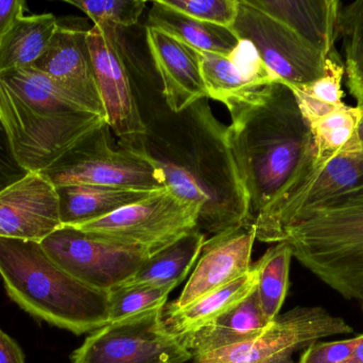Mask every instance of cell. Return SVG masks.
<instances>
[{
    "instance_id": "1",
    "label": "cell",
    "mask_w": 363,
    "mask_h": 363,
    "mask_svg": "<svg viewBox=\"0 0 363 363\" xmlns=\"http://www.w3.org/2000/svg\"><path fill=\"white\" fill-rule=\"evenodd\" d=\"M146 134L134 153L148 160L166 188L200 207L198 229L206 236L249 227L247 192L228 141L205 99L180 113L168 108L161 82L138 53L121 42Z\"/></svg>"
},
{
    "instance_id": "2",
    "label": "cell",
    "mask_w": 363,
    "mask_h": 363,
    "mask_svg": "<svg viewBox=\"0 0 363 363\" xmlns=\"http://www.w3.org/2000/svg\"><path fill=\"white\" fill-rule=\"evenodd\" d=\"M228 112V145L247 192L252 226L313 151L311 129L285 83L264 87Z\"/></svg>"
},
{
    "instance_id": "3",
    "label": "cell",
    "mask_w": 363,
    "mask_h": 363,
    "mask_svg": "<svg viewBox=\"0 0 363 363\" xmlns=\"http://www.w3.org/2000/svg\"><path fill=\"white\" fill-rule=\"evenodd\" d=\"M0 119L28 172H42L106 124L34 68L0 72Z\"/></svg>"
},
{
    "instance_id": "4",
    "label": "cell",
    "mask_w": 363,
    "mask_h": 363,
    "mask_svg": "<svg viewBox=\"0 0 363 363\" xmlns=\"http://www.w3.org/2000/svg\"><path fill=\"white\" fill-rule=\"evenodd\" d=\"M0 276L15 304L55 327L79 336L110 322L108 293L70 276L40 243L0 237Z\"/></svg>"
},
{
    "instance_id": "5",
    "label": "cell",
    "mask_w": 363,
    "mask_h": 363,
    "mask_svg": "<svg viewBox=\"0 0 363 363\" xmlns=\"http://www.w3.org/2000/svg\"><path fill=\"white\" fill-rule=\"evenodd\" d=\"M294 257L363 313V205L320 207L288 226Z\"/></svg>"
},
{
    "instance_id": "6",
    "label": "cell",
    "mask_w": 363,
    "mask_h": 363,
    "mask_svg": "<svg viewBox=\"0 0 363 363\" xmlns=\"http://www.w3.org/2000/svg\"><path fill=\"white\" fill-rule=\"evenodd\" d=\"M110 130L106 123L96 128L40 174L55 188L84 185L167 189L148 160L129 149L113 146Z\"/></svg>"
},
{
    "instance_id": "7",
    "label": "cell",
    "mask_w": 363,
    "mask_h": 363,
    "mask_svg": "<svg viewBox=\"0 0 363 363\" xmlns=\"http://www.w3.org/2000/svg\"><path fill=\"white\" fill-rule=\"evenodd\" d=\"M199 215L196 202L165 189L76 228L152 256L198 229Z\"/></svg>"
},
{
    "instance_id": "8",
    "label": "cell",
    "mask_w": 363,
    "mask_h": 363,
    "mask_svg": "<svg viewBox=\"0 0 363 363\" xmlns=\"http://www.w3.org/2000/svg\"><path fill=\"white\" fill-rule=\"evenodd\" d=\"M362 177L363 153L318 160L313 147L291 183L256 220V240L281 242L288 226L298 215L324 206L357 185Z\"/></svg>"
},
{
    "instance_id": "9",
    "label": "cell",
    "mask_w": 363,
    "mask_h": 363,
    "mask_svg": "<svg viewBox=\"0 0 363 363\" xmlns=\"http://www.w3.org/2000/svg\"><path fill=\"white\" fill-rule=\"evenodd\" d=\"M194 358L164 323V308L110 322L85 339L70 363H186Z\"/></svg>"
},
{
    "instance_id": "10",
    "label": "cell",
    "mask_w": 363,
    "mask_h": 363,
    "mask_svg": "<svg viewBox=\"0 0 363 363\" xmlns=\"http://www.w3.org/2000/svg\"><path fill=\"white\" fill-rule=\"evenodd\" d=\"M345 319L322 307H296L279 315L252 340L192 358L186 363H294V354L328 337L350 335Z\"/></svg>"
},
{
    "instance_id": "11",
    "label": "cell",
    "mask_w": 363,
    "mask_h": 363,
    "mask_svg": "<svg viewBox=\"0 0 363 363\" xmlns=\"http://www.w3.org/2000/svg\"><path fill=\"white\" fill-rule=\"evenodd\" d=\"M55 264L83 285L110 293L125 285L150 257L136 247L63 226L40 242Z\"/></svg>"
},
{
    "instance_id": "12",
    "label": "cell",
    "mask_w": 363,
    "mask_h": 363,
    "mask_svg": "<svg viewBox=\"0 0 363 363\" xmlns=\"http://www.w3.org/2000/svg\"><path fill=\"white\" fill-rule=\"evenodd\" d=\"M232 30L238 40L255 47L262 61L287 87H305L324 74L326 57L250 0H239Z\"/></svg>"
},
{
    "instance_id": "13",
    "label": "cell",
    "mask_w": 363,
    "mask_h": 363,
    "mask_svg": "<svg viewBox=\"0 0 363 363\" xmlns=\"http://www.w3.org/2000/svg\"><path fill=\"white\" fill-rule=\"evenodd\" d=\"M123 30L93 26L87 43L101 95L106 123L118 138V146L138 148L146 127L140 117L121 48Z\"/></svg>"
},
{
    "instance_id": "14",
    "label": "cell",
    "mask_w": 363,
    "mask_h": 363,
    "mask_svg": "<svg viewBox=\"0 0 363 363\" xmlns=\"http://www.w3.org/2000/svg\"><path fill=\"white\" fill-rule=\"evenodd\" d=\"M61 227L57 188L40 172L0 191L1 238L40 243Z\"/></svg>"
},
{
    "instance_id": "15",
    "label": "cell",
    "mask_w": 363,
    "mask_h": 363,
    "mask_svg": "<svg viewBox=\"0 0 363 363\" xmlns=\"http://www.w3.org/2000/svg\"><path fill=\"white\" fill-rule=\"evenodd\" d=\"M255 226L239 228L206 240L198 264L181 296L165 311L181 310L207 294L230 285L251 271Z\"/></svg>"
},
{
    "instance_id": "16",
    "label": "cell",
    "mask_w": 363,
    "mask_h": 363,
    "mask_svg": "<svg viewBox=\"0 0 363 363\" xmlns=\"http://www.w3.org/2000/svg\"><path fill=\"white\" fill-rule=\"evenodd\" d=\"M87 31L59 21L50 44L32 68L48 76L87 110L106 119Z\"/></svg>"
},
{
    "instance_id": "17",
    "label": "cell",
    "mask_w": 363,
    "mask_h": 363,
    "mask_svg": "<svg viewBox=\"0 0 363 363\" xmlns=\"http://www.w3.org/2000/svg\"><path fill=\"white\" fill-rule=\"evenodd\" d=\"M146 43L168 108L180 113L207 97L199 51L157 28L147 27Z\"/></svg>"
},
{
    "instance_id": "18",
    "label": "cell",
    "mask_w": 363,
    "mask_h": 363,
    "mask_svg": "<svg viewBox=\"0 0 363 363\" xmlns=\"http://www.w3.org/2000/svg\"><path fill=\"white\" fill-rule=\"evenodd\" d=\"M250 2L285 23L324 57L336 53L335 45L340 36L342 2L338 0H250Z\"/></svg>"
},
{
    "instance_id": "19",
    "label": "cell",
    "mask_w": 363,
    "mask_h": 363,
    "mask_svg": "<svg viewBox=\"0 0 363 363\" xmlns=\"http://www.w3.org/2000/svg\"><path fill=\"white\" fill-rule=\"evenodd\" d=\"M268 325L255 290L215 321L180 338L194 358L252 340Z\"/></svg>"
},
{
    "instance_id": "20",
    "label": "cell",
    "mask_w": 363,
    "mask_h": 363,
    "mask_svg": "<svg viewBox=\"0 0 363 363\" xmlns=\"http://www.w3.org/2000/svg\"><path fill=\"white\" fill-rule=\"evenodd\" d=\"M157 191L106 185H78L57 188L62 225L77 227L101 219L119 209L146 200Z\"/></svg>"
},
{
    "instance_id": "21",
    "label": "cell",
    "mask_w": 363,
    "mask_h": 363,
    "mask_svg": "<svg viewBox=\"0 0 363 363\" xmlns=\"http://www.w3.org/2000/svg\"><path fill=\"white\" fill-rule=\"evenodd\" d=\"M257 269L254 264L251 271L238 281L203 296L186 308L174 313L164 308L166 328L177 337L196 332L251 296L257 288Z\"/></svg>"
},
{
    "instance_id": "22",
    "label": "cell",
    "mask_w": 363,
    "mask_h": 363,
    "mask_svg": "<svg viewBox=\"0 0 363 363\" xmlns=\"http://www.w3.org/2000/svg\"><path fill=\"white\" fill-rule=\"evenodd\" d=\"M147 27L162 30L196 50L217 55H230L239 43L232 29L196 21L161 0L152 2Z\"/></svg>"
},
{
    "instance_id": "23",
    "label": "cell",
    "mask_w": 363,
    "mask_h": 363,
    "mask_svg": "<svg viewBox=\"0 0 363 363\" xmlns=\"http://www.w3.org/2000/svg\"><path fill=\"white\" fill-rule=\"evenodd\" d=\"M57 26L59 19L52 13L17 18L0 47V72L33 67L50 44Z\"/></svg>"
},
{
    "instance_id": "24",
    "label": "cell",
    "mask_w": 363,
    "mask_h": 363,
    "mask_svg": "<svg viewBox=\"0 0 363 363\" xmlns=\"http://www.w3.org/2000/svg\"><path fill=\"white\" fill-rule=\"evenodd\" d=\"M206 236L196 229L163 251L150 256L133 278L123 286L179 285L198 261L206 242Z\"/></svg>"
},
{
    "instance_id": "25",
    "label": "cell",
    "mask_w": 363,
    "mask_h": 363,
    "mask_svg": "<svg viewBox=\"0 0 363 363\" xmlns=\"http://www.w3.org/2000/svg\"><path fill=\"white\" fill-rule=\"evenodd\" d=\"M363 117L360 107H341L309 124L313 153L318 160H330L347 153H363L358 126Z\"/></svg>"
},
{
    "instance_id": "26",
    "label": "cell",
    "mask_w": 363,
    "mask_h": 363,
    "mask_svg": "<svg viewBox=\"0 0 363 363\" xmlns=\"http://www.w3.org/2000/svg\"><path fill=\"white\" fill-rule=\"evenodd\" d=\"M199 55L207 97L225 104L228 111L249 102L264 89L250 82L228 55L205 51H199Z\"/></svg>"
},
{
    "instance_id": "27",
    "label": "cell",
    "mask_w": 363,
    "mask_h": 363,
    "mask_svg": "<svg viewBox=\"0 0 363 363\" xmlns=\"http://www.w3.org/2000/svg\"><path fill=\"white\" fill-rule=\"evenodd\" d=\"M294 258L289 243H275L256 262L257 293L260 308L270 323L279 315L289 288L290 264Z\"/></svg>"
},
{
    "instance_id": "28",
    "label": "cell",
    "mask_w": 363,
    "mask_h": 363,
    "mask_svg": "<svg viewBox=\"0 0 363 363\" xmlns=\"http://www.w3.org/2000/svg\"><path fill=\"white\" fill-rule=\"evenodd\" d=\"M177 286H121L108 293L110 322L121 321L149 311L165 308ZM108 322V323H110Z\"/></svg>"
},
{
    "instance_id": "29",
    "label": "cell",
    "mask_w": 363,
    "mask_h": 363,
    "mask_svg": "<svg viewBox=\"0 0 363 363\" xmlns=\"http://www.w3.org/2000/svg\"><path fill=\"white\" fill-rule=\"evenodd\" d=\"M85 13L94 26L125 30L133 27L140 21L146 1L143 0H67Z\"/></svg>"
},
{
    "instance_id": "30",
    "label": "cell",
    "mask_w": 363,
    "mask_h": 363,
    "mask_svg": "<svg viewBox=\"0 0 363 363\" xmlns=\"http://www.w3.org/2000/svg\"><path fill=\"white\" fill-rule=\"evenodd\" d=\"M165 6L203 23L232 29L239 0H161Z\"/></svg>"
},
{
    "instance_id": "31",
    "label": "cell",
    "mask_w": 363,
    "mask_h": 363,
    "mask_svg": "<svg viewBox=\"0 0 363 363\" xmlns=\"http://www.w3.org/2000/svg\"><path fill=\"white\" fill-rule=\"evenodd\" d=\"M345 75V62L341 60L338 51L326 58L325 70L320 78L298 89L309 95L333 106H345L342 80Z\"/></svg>"
},
{
    "instance_id": "32",
    "label": "cell",
    "mask_w": 363,
    "mask_h": 363,
    "mask_svg": "<svg viewBox=\"0 0 363 363\" xmlns=\"http://www.w3.org/2000/svg\"><path fill=\"white\" fill-rule=\"evenodd\" d=\"M228 57L242 72L243 76L256 87H264L273 83L281 82L279 77L262 61L255 47L247 40H239L236 48Z\"/></svg>"
},
{
    "instance_id": "33",
    "label": "cell",
    "mask_w": 363,
    "mask_h": 363,
    "mask_svg": "<svg viewBox=\"0 0 363 363\" xmlns=\"http://www.w3.org/2000/svg\"><path fill=\"white\" fill-rule=\"evenodd\" d=\"M360 336L333 342L318 341L304 350L298 363H345L357 347Z\"/></svg>"
},
{
    "instance_id": "34",
    "label": "cell",
    "mask_w": 363,
    "mask_h": 363,
    "mask_svg": "<svg viewBox=\"0 0 363 363\" xmlns=\"http://www.w3.org/2000/svg\"><path fill=\"white\" fill-rule=\"evenodd\" d=\"M347 85L357 107L363 109V51L353 43L343 40Z\"/></svg>"
},
{
    "instance_id": "35",
    "label": "cell",
    "mask_w": 363,
    "mask_h": 363,
    "mask_svg": "<svg viewBox=\"0 0 363 363\" xmlns=\"http://www.w3.org/2000/svg\"><path fill=\"white\" fill-rule=\"evenodd\" d=\"M28 173L17 161L6 128L0 119V191L21 180Z\"/></svg>"
},
{
    "instance_id": "36",
    "label": "cell",
    "mask_w": 363,
    "mask_h": 363,
    "mask_svg": "<svg viewBox=\"0 0 363 363\" xmlns=\"http://www.w3.org/2000/svg\"><path fill=\"white\" fill-rule=\"evenodd\" d=\"M340 34L363 51V0L341 4Z\"/></svg>"
},
{
    "instance_id": "37",
    "label": "cell",
    "mask_w": 363,
    "mask_h": 363,
    "mask_svg": "<svg viewBox=\"0 0 363 363\" xmlns=\"http://www.w3.org/2000/svg\"><path fill=\"white\" fill-rule=\"evenodd\" d=\"M26 8L23 0H0V47L14 21L25 15Z\"/></svg>"
},
{
    "instance_id": "38",
    "label": "cell",
    "mask_w": 363,
    "mask_h": 363,
    "mask_svg": "<svg viewBox=\"0 0 363 363\" xmlns=\"http://www.w3.org/2000/svg\"><path fill=\"white\" fill-rule=\"evenodd\" d=\"M0 363H26L23 350L16 341L0 330Z\"/></svg>"
},
{
    "instance_id": "39",
    "label": "cell",
    "mask_w": 363,
    "mask_h": 363,
    "mask_svg": "<svg viewBox=\"0 0 363 363\" xmlns=\"http://www.w3.org/2000/svg\"><path fill=\"white\" fill-rule=\"evenodd\" d=\"M354 205H363V177L358 181L357 185H354L349 191L337 196L322 207L354 206Z\"/></svg>"
},
{
    "instance_id": "40",
    "label": "cell",
    "mask_w": 363,
    "mask_h": 363,
    "mask_svg": "<svg viewBox=\"0 0 363 363\" xmlns=\"http://www.w3.org/2000/svg\"><path fill=\"white\" fill-rule=\"evenodd\" d=\"M345 363H363V335L360 336V341L355 351Z\"/></svg>"
},
{
    "instance_id": "41",
    "label": "cell",
    "mask_w": 363,
    "mask_h": 363,
    "mask_svg": "<svg viewBox=\"0 0 363 363\" xmlns=\"http://www.w3.org/2000/svg\"><path fill=\"white\" fill-rule=\"evenodd\" d=\"M358 136H359V140L362 141L363 144V117L362 121H360L359 126H358Z\"/></svg>"
}]
</instances>
